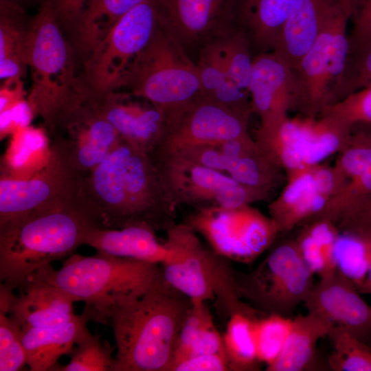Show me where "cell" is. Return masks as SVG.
<instances>
[{
    "label": "cell",
    "instance_id": "obj_45",
    "mask_svg": "<svg viewBox=\"0 0 371 371\" xmlns=\"http://www.w3.org/2000/svg\"><path fill=\"white\" fill-rule=\"evenodd\" d=\"M349 23V46L371 40V0H351Z\"/></svg>",
    "mask_w": 371,
    "mask_h": 371
},
{
    "label": "cell",
    "instance_id": "obj_46",
    "mask_svg": "<svg viewBox=\"0 0 371 371\" xmlns=\"http://www.w3.org/2000/svg\"><path fill=\"white\" fill-rule=\"evenodd\" d=\"M170 155L225 173H226L228 166V160L217 144L193 146L183 148Z\"/></svg>",
    "mask_w": 371,
    "mask_h": 371
},
{
    "label": "cell",
    "instance_id": "obj_28",
    "mask_svg": "<svg viewBox=\"0 0 371 371\" xmlns=\"http://www.w3.org/2000/svg\"><path fill=\"white\" fill-rule=\"evenodd\" d=\"M334 325L321 316L308 312L293 318L291 332L277 359L267 371H302L315 363L317 343L328 336Z\"/></svg>",
    "mask_w": 371,
    "mask_h": 371
},
{
    "label": "cell",
    "instance_id": "obj_10",
    "mask_svg": "<svg viewBox=\"0 0 371 371\" xmlns=\"http://www.w3.org/2000/svg\"><path fill=\"white\" fill-rule=\"evenodd\" d=\"M349 8L340 0L332 7L316 41L293 69L297 85L296 109L316 117L335 102L348 52Z\"/></svg>",
    "mask_w": 371,
    "mask_h": 371
},
{
    "label": "cell",
    "instance_id": "obj_51",
    "mask_svg": "<svg viewBox=\"0 0 371 371\" xmlns=\"http://www.w3.org/2000/svg\"><path fill=\"white\" fill-rule=\"evenodd\" d=\"M339 231L363 229L371 231V200L357 213L337 225Z\"/></svg>",
    "mask_w": 371,
    "mask_h": 371
},
{
    "label": "cell",
    "instance_id": "obj_22",
    "mask_svg": "<svg viewBox=\"0 0 371 371\" xmlns=\"http://www.w3.org/2000/svg\"><path fill=\"white\" fill-rule=\"evenodd\" d=\"M312 168L286 175L284 187L269 205V216L280 233L304 224L318 214L329 199L318 189Z\"/></svg>",
    "mask_w": 371,
    "mask_h": 371
},
{
    "label": "cell",
    "instance_id": "obj_52",
    "mask_svg": "<svg viewBox=\"0 0 371 371\" xmlns=\"http://www.w3.org/2000/svg\"><path fill=\"white\" fill-rule=\"evenodd\" d=\"M26 66L21 57H7L0 60V78L3 80L10 78H21Z\"/></svg>",
    "mask_w": 371,
    "mask_h": 371
},
{
    "label": "cell",
    "instance_id": "obj_17",
    "mask_svg": "<svg viewBox=\"0 0 371 371\" xmlns=\"http://www.w3.org/2000/svg\"><path fill=\"white\" fill-rule=\"evenodd\" d=\"M53 137L52 143L85 175L122 139L114 126L95 106L87 103L67 116Z\"/></svg>",
    "mask_w": 371,
    "mask_h": 371
},
{
    "label": "cell",
    "instance_id": "obj_12",
    "mask_svg": "<svg viewBox=\"0 0 371 371\" xmlns=\"http://www.w3.org/2000/svg\"><path fill=\"white\" fill-rule=\"evenodd\" d=\"M152 160L177 206L186 205L195 210L212 206L231 208L262 200L225 172L173 155Z\"/></svg>",
    "mask_w": 371,
    "mask_h": 371
},
{
    "label": "cell",
    "instance_id": "obj_48",
    "mask_svg": "<svg viewBox=\"0 0 371 371\" xmlns=\"http://www.w3.org/2000/svg\"><path fill=\"white\" fill-rule=\"evenodd\" d=\"M229 370L225 352L192 357L172 365L169 371Z\"/></svg>",
    "mask_w": 371,
    "mask_h": 371
},
{
    "label": "cell",
    "instance_id": "obj_49",
    "mask_svg": "<svg viewBox=\"0 0 371 371\" xmlns=\"http://www.w3.org/2000/svg\"><path fill=\"white\" fill-rule=\"evenodd\" d=\"M91 0H51L54 13L62 27L71 32Z\"/></svg>",
    "mask_w": 371,
    "mask_h": 371
},
{
    "label": "cell",
    "instance_id": "obj_33",
    "mask_svg": "<svg viewBox=\"0 0 371 371\" xmlns=\"http://www.w3.org/2000/svg\"><path fill=\"white\" fill-rule=\"evenodd\" d=\"M334 261L336 269L349 278L358 289L371 264V231H341L335 245Z\"/></svg>",
    "mask_w": 371,
    "mask_h": 371
},
{
    "label": "cell",
    "instance_id": "obj_11",
    "mask_svg": "<svg viewBox=\"0 0 371 371\" xmlns=\"http://www.w3.org/2000/svg\"><path fill=\"white\" fill-rule=\"evenodd\" d=\"M183 222L216 253L247 265L269 249L280 234L269 216L250 205L196 209Z\"/></svg>",
    "mask_w": 371,
    "mask_h": 371
},
{
    "label": "cell",
    "instance_id": "obj_25",
    "mask_svg": "<svg viewBox=\"0 0 371 371\" xmlns=\"http://www.w3.org/2000/svg\"><path fill=\"white\" fill-rule=\"evenodd\" d=\"M84 245L98 253L157 264L165 261L169 255L164 244L158 241L155 230L145 224L117 229L93 228L86 235Z\"/></svg>",
    "mask_w": 371,
    "mask_h": 371
},
{
    "label": "cell",
    "instance_id": "obj_34",
    "mask_svg": "<svg viewBox=\"0 0 371 371\" xmlns=\"http://www.w3.org/2000/svg\"><path fill=\"white\" fill-rule=\"evenodd\" d=\"M256 319L242 313L228 319L223 340L229 370H259L254 331Z\"/></svg>",
    "mask_w": 371,
    "mask_h": 371
},
{
    "label": "cell",
    "instance_id": "obj_44",
    "mask_svg": "<svg viewBox=\"0 0 371 371\" xmlns=\"http://www.w3.org/2000/svg\"><path fill=\"white\" fill-rule=\"evenodd\" d=\"M214 326V319L207 302H193L179 333L169 370L183 358L191 344L203 332Z\"/></svg>",
    "mask_w": 371,
    "mask_h": 371
},
{
    "label": "cell",
    "instance_id": "obj_5",
    "mask_svg": "<svg viewBox=\"0 0 371 371\" xmlns=\"http://www.w3.org/2000/svg\"><path fill=\"white\" fill-rule=\"evenodd\" d=\"M165 232L169 255L159 265L167 284L192 302L213 301L227 320L236 313L254 318L265 315L242 300L232 261L203 243L190 226L176 222Z\"/></svg>",
    "mask_w": 371,
    "mask_h": 371
},
{
    "label": "cell",
    "instance_id": "obj_35",
    "mask_svg": "<svg viewBox=\"0 0 371 371\" xmlns=\"http://www.w3.org/2000/svg\"><path fill=\"white\" fill-rule=\"evenodd\" d=\"M328 337L334 350L328 364L335 371H371V346L357 339L344 328L333 326Z\"/></svg>",
    "mask_w": 371,
    "mask_h": 371
},
{
    "label": "cell",
    "instance_id": "obj_3",
    "mask_svg": "<svg viewBox=\"0 0 371 371\" xmlns=\"http://www.w3.org/2000/svg\"><path fill=\"white\" fill-rule=\"evenodd\" d=\"M39 4L23 45L32 78L27 99L53 136L63 121L86 103L87 96L82 78L76 75L73 47L63 36L51 0Z\"/></svg>",
    "mask_w": 371,
    "mask_h": 371
},
{
    "label": "cell",
    "instance_id": "obj_31",
    "mask_svg": "<svg viewBox=\"0 0 371 371\" xmlns=\"http://www.w3.org/2000/svg\"><path fill=\"white\" fill-rule=\"evenodd\" d=\"M226 174L256 192L262 200L267 199L282 181V170L265 156L256 143L229 161Z\"/></svg>",
    "mask_w": 371,
    "mask_h": 371
},
{
    "label": "cell",
    "instance_id": "obj_47",
    "mask_svg": "<svg viewBox=\"0 0 371 371\" xmlns=\"http://www.w3.org/2000/svg\"><path fill=\"white\" fill-rule=\"evenodd\" d=\"M35 114L27 99L0 112V139L11 136L18 130L31 125Z\"/></svg>",
    "mask_w": 371,
    "mask_h": 371
},
{
    "label": "cell",
    "instance_id": "obj_42",
    "mask_svg": "<svg viewBox=\"0 0 371 371\" xmlns=\"http://www.w3.org/2000/svg\"><path fill=\"white\" fill-rule=\"evenodd\" d=\"M204 96L211 98L229 80L219 38L207 41L196 64Z\"/></svg>",
    "mask_w": 371,
    "mask_h": 371
},
{
    "label": "cell",
    "instance_id": "obj_54",
    "mask_svg": "<svg viewBox=\"0 0 371 371\" xmlns=\"http://www.w3.org/2000/svg\"><path fill=\"white\" fill-rule=\"evenodd\" d=\"M42 0H0V1H4V2H8V3H13L17 5H19L24 8V5L26 4H29L33 2H39L41 3Z\"/></svg>",
    "mask_w": 371,
    "mask_h": 371
},
{
    "label": "cell",
    "instance_id": "obj_14",
    "mask_svg": "<svg viewBox=\"0 0 371 371\" xmlns=\"http://www.w3.org/2000/svg\"><path fill=\"white\" fill-rule=\"evenodd\" d=\"M249 115L202 97L166 123L153 150V159L193 146L217 144L249 135Z\"/></svg>",
    "mask_w": 371,
    "mask_h": 371
},
{
    "label": "cell",
    "instance_id": "obj_26",
    "mask_svg": "<svg viewBox=\"0 0 371 371\" xmlns=\"http://www.w3.org/2000/svg\"><path fill=\"white\" fill-rule=\"evenodd\" d=\"M297 1L234 0L236 27L247 36L254 55L272 51Z\"/></svg>",
    "mask_w": 371,
    "mask_h": 371
},
{
    "label": "cell",
    "instance_id": "obj_19",
    "mask_svg": "<svg viewBox=\"0 0 371 371\" xmlns=\"http://www.w3.org/2000/svg\"><path fill=\"white\" fill-rule=\"evenodd\" d=\"M248 91L260 126L276 122L296 109L297 85L294 71L272 51L254 56Z\"/></svg>",
    "mask_w": 371,
    "mask_h": 371
},
{
    "label": "cell",
    "instance_id": "obj_43",
    "mask_svg": "<svg viewBox=\"0 0 371 371\" xmlns=\"http://www.w3.org/2000/svg\"><path fill=\"white\" fill-rule=\"evenodd\" d=\"M21 333L19 324L0 311V371H16L27 365Z\"/></svg>",
    "mask_w": 371,
    "mask_h": 371
},
{
    "label": "cell",
    "instance_id": "obj_55",
    "mask_svg": "<svg viewBox=\"0 0 371 371\" xmlns=\"http://www.w3.org/2000/svg\"><path fill=\"white\" fill-rule=\"evenodd\" d=\"M358 125V124H357ZM359 126H362L363 128H364L365 129H366L367 131H368L369 132L371 133V124H359Z\"/></svg>",
    "mask_w": 371,
    "mask_h": 371
},
{
    "label": "cell",
    "instance_id": "obj_16",
    "mask_svg": "<svg viewBox=\"0 0 371 371\" xmlns=\"http://www.w3.org/2000/svg\"><path fill=\"white\" fill-rule=\"evenodd\" d=\"M153 1L159 25L183 47L223 37L236 27L234 0Z\"/></svg>",
    "mask_w": 371,
    "mask_h": 371
},
{
    "label": "cell",
    "instance_id": "obj_18",
    "mask_svg": "<svg viewBox=\"0 0 371 371\" xmlns=\"http://www.w3.org/2000/svg\"><path fill=\"white\" fill-rule=\"evenodd\" d=\"M315 313L371 346V306L355 284L339 271L319 278L304 302Z\"/></svg>",
    "mask_w": 371,
    "mask_h": 371
},
{
    "label": "cell",
    "instance_id": "obj_9",
    "mask_svg": "<svg viewBox=\"0 0 371 371\" xmlns=\"http://www.w3.org/2000/svg\"><path fill=\"white\" fill-rule=\"evenodd\" d=\"M158 25L153 0L121 16L87 56L82 80L87 103L95 104L121 87L132 60L148 44Z\"/></svg>",
    "mask_w": 371,
    "mask_h": 371
},
{
    "label": "cell",
    "instance_id": "obj_30",
    "mask_svg": "<svg viewBox=\"0 0 371 371\" xmlns=\"http://www.w3.org/2000/svg\"><path fill=\"white\" fill-rule=\"evenodd\" d=\"M343 185L324 208L306 222L325 220L337 225L357 213L371 200V163L342 176Z\"/></svg>",
    "mask_w": 371,
    "mask_h": 371
},
{
    "label": "cell",
    "instance_id": "obj_6",
    "mask_svg": "<svg viewBox=\"0 0 371 371\" xmlns=\"http://www.w3.org/2000/svg\"><path fill=\"white\" fill-rule=\"evenodd\" d=\"M121 87L161 111L166 122L205 97L196 64L159 23L148 44L128 66Z\"/></svg>",
    "mask_w": 371,
    "mask_h": 371
},
{
    "label": "cell",
    "instance_id": "obj_7",
    "mask_svg": "<svg viewBox=\"0 0 371 371\" xmlns=\"http://www.w3.org/2000/svg\"><path fill=\"white\" fill-rule=\"evenodd\" d=\"M351 129L325 116L289 117L260 126L254 140L265 156L286 175L322 164L347 145Z\"/></svg>",
    "mask_w": 371,
    "mask_h": 371
},
{
    "label": "cell",
    "instance_id": "obj_24",
    "mask_svg": "<svg viewBox=\"0 0 371 371\" xmlns=\"http://www.w3.org/2000/svg\"><path fill=\"white\" fill-rule=\"evenodd\" d=\"M337 0H298L289 14L272 52L293 70L314 44Z\"/></svg>",
    "mask_w": 371,
    "mask_h": 371
},
{
    "label": "cell",
    "instance_id": "obj_32",
    "mask_svg": "<svg viewBox=\"0 0 371 371\" xmlns=\"http://www.w3.org/2000/svg\"><path fill=\"white\" fill-rule=\"evenodd\" d=\"M339 234L335 225L319 221L304 225L295 239L303 259L319 278L337 269L334 249Z\"/></svg>",
    "mask_w": 371,
    "mask_h": 371
},
{
    "label": "cell",
    "instance_id": "obj_39",
    "mask_svg": "<svg viewBox=\"0 0 371 371\" xmlns=\"http://www.w3.org/2000/svg\"><path fill=\"white\" fill-rule=\"evenodd\" d=\"M31 19L23 7L0 1V60L10 56L23 58V45Z\"/></svg>",
    "mask_w": 371,
    "mask_h": 371
},
{
    "label": "cell",
    "instance_id": "obj_38",
    "mask_svg": "<svg viewBox=\"0 0 371 371\" xmlns=\"http://www.w3.org/2000/svg\"><path fill=\"white\" fill-rule=\"evenodd\" d=\"M114 348L100 335L87 333L73 349L70 361L60 371H113Z\"/></svg>",
    "mask_w": 371,
    "mask_h": 371
},
{
    "label": "cell",
    "instance_id": "obj_20",
    "mask_svg": "<svg viewBox=\"0 0 371 371\" xmlns=\"http://www.w3.org/2000/svg\"><path fill=\"white\" fill-rule=\"evenodd\" d=\"M18 295L0 286V311L6 312L21 328L56 326L74 319L77 300L54 284L34 279L21 287Z\"/></svg>",
    "mask_w": 371,
    "mask_h": 371
},
{
    "label": "cell",
    "instance_id": "obj_40",
    "mask_svg": "<svg viewBox=\"0 0 371 371\" xmlns=\"http://www.w3.org/2000/svg\"><path fill=\"white\" fill-rule=\"evenodd\" d=\"M371 85V40L349 46L336 102ZM335 103V102H334Z\"/></svg>",
    "mask_w": 371,
    "mask_h": 371
},
{
    "label": "cell",
    "instance_id": "obj_1",
    "mask_svg": "<svg viewBox=\"0 0 371 371\" xmlns=\"http://www.w3.org/2000/svg\"><path fill=\"white\" fill-rule=\"evenodd\" d=\"M100 227L77 202L47 206L0 223L1 285L21 289L54 260L70 256Z\"/></svg>",
    "mask_w": 371,
    "mask_h": 371
},
{
    "label": "cell",
    "instance_id": "obj_56",
    "mask_svg": "<svg viewBox=\"0 0 371 371\" xmlns=\"http://www.w3.org/2000/svg\"><path fill=\"white\" fill-rule=\"evenodd\" d=\"M344 4L348 6L350 9V3L351 0H340Z\"/></svg>",
    "mask_w": 371,
    "mask_h": 371
},
{
    "label": "cell",
    "instance_id": "obj_50",
    "mask_svg": "<svg viewBox=\"0 0 371 371\" xmlns=\"http://www.w3.org/2000/svg\"><path fill=\"white\" fill-rule=\"evenodd\" d=\"M25 95L21 78L5 80L0 89V112L10 109L25 99Z\"/></svg>",
    "mask_w": 371,
    "mask_h": 371
},
{
    "label": "cell",
    "instance_id": "obj_4",
    "mask_svg": "<svg viewBox=\"0 0 371 371\" xmlns=\"http://www.w3.org/2000/svg\"><path fill=\"white\" fill-rule=\"evenodd\" d=\"M37 278L54 284L77 302H85L91 320L101 324L107 323L111 310L123 300L172 287L159 264L100 253L72 254L58 271L49 265Z\"/></svg>",
    "mask_w": 371,
    "mask_h": 371
},
{
    "label": "cell",
    "instance_id": "obj_13",
    "mask_svg": "<svg viewBox=\"0 0 371 371\" xmlns=\"http://www.w3.org/2000/svg\"><path fill=\"white\" fill-rule=\"evenodd\" d=\"M52 149L49 162L32 177L15 180L0 177V223L47 206L77 202L85 175L52 144Z\"/></svg>",
    "mask_w": 371,
    "mask_h": 371
},
{
    "label": "cell",
    "instance_id": "obj_8",
    "mask_svg": "<svg viewBox=\"0 0 371 371\" xmlns=\"http://www.w3.org/2000/svg\"><path fill=\"white\" fill-rule=\"evenodd\" d=\"M315 273L303 259L295 239L271 246L264 259L251 271H236L242 298L264 314L291 317L310 295Z\"/></svg>",
    "mask_w": 371,
    "mask_h": 371
},
{
    "label": "cell",
    "instance_id": "obj_53",
    "mask_svg": "<svg viewBox=\"0 0 371 371\" xmlns=\"http://www.w3.org/2000/svg\"><path fill=\"white\" fill-rule=\"evenodd\" d=\"M358 291L361 294H370L371 295V264L368 272V274Z\"/></svg>",
    "mask_w": 371,
    "mask_h": 371
},
{
    "label": "cell",
    "instance_id": "obj_23",
    "mask_svg": "<svg viewBox=\"0 0 371 371\" xmlns=\"http://www.w3.org/2000/svg\"><path fill=\"white\" fill-rule=\"evenodd\" d=\"M90 320L91 315L85 308L82 314L62 325L22 328V343L30 370H53L58 360L72 352L78 342L89 332L87 323Z\"/></svg>",
    "mask_w": 371,
    "mask_h": 371
},
{
    "label": "cell",
    "instance_id": "obj_2",
    "mask_svg": "<svg viewBox=\"0 0 371 371\" xmlns=\"http://www.w3.org/2000/svg\"><path fill=\"white\" fill-rule=\"evenodd\" d=\"M192 304L170 287L126 298L113 307L107 318L117 348L113 371H168Z\"/></svg>",
    "mask_w": 371,
    "mask_h": 371
},
{
    "label": "cell",
    "instance_id": "obj_41",
    "mask_svg": "<svg viewBox=\"0 0 371 371\" xmlns=\"http://www.w3.org/2000/svg\"><path fill=\"white\" fill-rule=\"evenodd\" d=\"M318 116L334 119L351 128L371 124V85L326 106Z\"/></svg>",
    "mask_w": 371,
    "mask_h": 371
},
{
    "label": "cell",
    "instance_id": "obj_21",
    "mask_svg": "<svg viewBox=\"0 0 371 371\" xmlns=\"http://www.w3.org/2000/svg\"><path fill=\"white\" fill-rule=\"evenodd\" d=\"M121 138L133 148L150 153L166 123L164 113L151 104L130 99L129 94L113 91L95 104Z\"/></svg>",
    "mask_w": 371,
    "mask_h": 371
},
{
    "label": "cell",
    "instance_id": "obj_27",
    "mask_svg": "<svg viewBox=\"0 0 371 371\" xmlns=\"http://www.w3.org/2000/svg\"><path fill=\"white\" fill-rule=\"evenodd\" d=\"M49 137L45 128L31 125L13 133L1 158L0 177L25 180L45 168L52 155Z\"/></svg>",
    "mask_w": 371,
    "mask_h": 371
},
{
    "label": "cell",
    "instance_id": "obj_36",
    "mask_svg": "<svg viewBox=\"0 0 371 371\" xmlns=\"http://www.w3.org/2000/svg\"><path fill=\"white\" fill-rule=\"evenodd\" d=\"M293 318L277 314L263 315L254 321L257 357L267 366L280 355L289 335Z\"/></svg>",
    "mask_w": 371,
    "mask_h": 371
},
{
    "label": "cell",
    "instance_id": "obj_15",
    "mask_svg": "<svg viewBox=\"0 0 371 371\" xmlns=\"http://www.w3.org/2000/svg\"><path fill=\"white\" fill-rule=\"evenodd\" d=\"M127 226L145 224L165 231L176 223L177 205L148 153L130 145L119 183ZM126 226V227H127Z\"/></svg>",
    "mask_w": 371,
    "mask_h": 371
},
{
    "label": "cell",
    "instance_id": "obj_37",
    "mask_svg": "<svg viewBox=\"0 0 371 371\" xmlns=\"http://www.w3.org/2000/svg\"><path fill=\"white\" fill-rule=\"evenodd\" d=\"M219 39L229 77L249 93L254 55L247 36L236 27Z\"/></svg>",
    "mask_w": 371,
    "mask_h": 371
},
{
    "label": "cell",
    "instance_id": "obj_29",
    "mask_svg": "<svg viewBox=\"0 0 371 371\" xmlns=\"http://www.w3.org/2000/svg\"><path fill=\"white\" fill-rule=\"evenodd\" d=\"M147 0H91L71 32L79 51L88 56L124 14Z\"/></svg>",
    "mask_w": 371,
    "mask_h": 371
}]
</instances>
